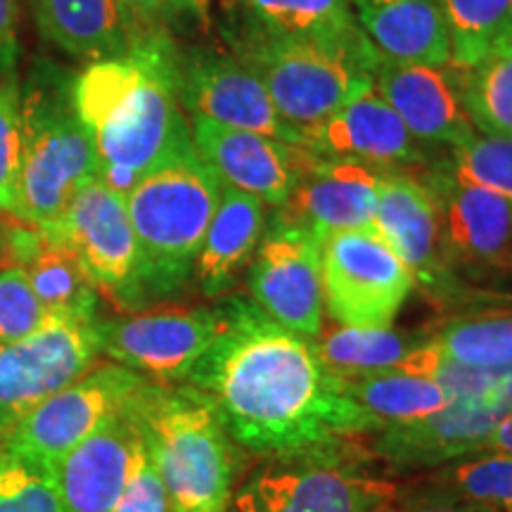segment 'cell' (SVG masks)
Returning <instances> with one entry per match:
<instances>
[{
  "mask_svg": "<svg viewBox=\"0 0 512 512\" xmlns=\"http://www.w3.org/2000/svg\"><path fill=\"white\" fill-rule=\"evenodd\" d=\"M183 384L214 403L235 444L268 458L358 451L382 427L342 392L311 339L240 294L230 297L228 328Z\"/></svg>",
  "mask_w": 512,
  "mask_h": 512,
  "instance_id": "cell-1",
  "label": "cell"
},
{
  "mask_svg": "<svg viewBox=\"0 0 512 512\" xmlns=\"http://www.w3.org/2000/svg\"><path fill=\"white\" fill-rule=\"evenodd\" d=\"M174 53L169 36H150L74 79V107L95 145L98 178L121 197L152 171L197 152L176 93Z\"/></svg>",
  "mask_w": 512,
  "mask_h": 512,
  "instance_id": "cell-2",
  "label": "cell"
},
{
  "mask_svg": "<svg viewBox=\"0 0 512 512\" xmlns=\"http://www.w3.org/2000/svg\"><path fill=\"white\" fill-rule=\"evenodd\" d=\"M126 413L157 465L171 512L228 510L238 475V444L200 389L147 380Z\"/></svg>",
  "mask_w": 512,
  "mask_h": 512,
  "instance_id": "cell-3",
  "label": "cell"
},
{
  "mask_svg": "<svg viewBox=\"0 0 512 512\" xmlns=\"http://www.w3.org/2000/svg\"><path fill=\"white\" fill-rule=\"evenodd\" d=\"M74 79L53 62H38L19 93V219L36 228L55 226L76 192L100 174L95 145L74 107Z\"/></svg>",
  "mask_w": 512,
  "mask_h": 512,
  "instance_id": "cell-4",
  "label": "cell"
},
{
  "mask_svg": "<svg viewBox=\"0 0 512 512\" xmlns=\"http://www.w3.org/2000/svg\"><path fill=\"white\" fill-rule=\"evenodd\" d=\"M233 48L302 138L373 88L380 55L363 31L342 38H233Z\"/></svg>",
  "mask_w": 512,
  "mask_h": 512,
  "instance_id": "cell-5",
  "label": "cell"
},
{
  "mask_svg": "<svg viewBox=\"0 0 512 512\" xmlns=\"http://www.w3.org/2000/svg\"><path fill=\"white\" fill-rule=\"evenodd\" d=\"M221 188L195 152L152 171L126 195L128 219L143 256L147 302L176 297L192 280Z\"/></svg>",
  "mask_w": 512,
  "mask_h": 512,
  "instance_id": "cell-6",
  "label": "cell"
},
{
  "mask_svg": "<svg viewBox=\"0 0 512 512\" xmlns=\"http://www.w3.org/2000/svg\"><path fill=\"white\" fill-rule=\"evenodd\" d=\"M98 320V311H48L29 335L0 344V434L95 366Z\"/></svg>",
  "mask_w": 512,
  "mask_h": 512,
  "instance_id": "cell-7",
  "label": "cell"
},
{
  "mask_svg": "<svg viewBox=\"0 0 512 512\" xmlns=\"http://www.w3.org/2000/svg\"><path fill=\"white\" fill-rule=\"evenodd\" d=\"M147 377L119 363L93 366L0 434V456L53 470L83 439L126 411Z\"/></svg>",
  "mask_w": 512,
  "mask_h": 512,
  "instance_id": "cell-8",
  "label": "cell"
},
{
  "mask_svg": "<svg viewBox=\"0 0 512 512\" xmlns=\"http://www.w3.org/2000/svg\"><path fill=\"white\" fill-rule=\"evenodd\" d=\"M273 458L242 484L235 512H389L401 484L351 470L339 456Z\"/></svg>",
  "mask_w": 512,
  "mask_h": 512,
  "instance_id": "cell-9",
  "label": "cell"
},
{
  "mask_svg": "<svg viewBox=\"0 0 512 512\" xmlns=\"http://www.w3.org/2000/svg\"><path fill=\"white\" fill-rule=\"evenodd\" d=\"M50 238L72 249L93 290L121 311L147 304L143 256L126 211V197L93 178L55 226L41 228Z\"/></svg>",
  "mask_w": 512,
  "mask_h": 512,
  "instance_id": "cell-10",
  "label": "cell"
},
{
  "mask_svg": "<svg viewBox=\"0 0 512 512\" xmlns=\"http://www.w3.org/2000/svg\"><path fill=\"white\" fill-rule=\"evenodd\" d=\"M323 302L344 328H392L413 292V275L373 226L320 242Z\"/></svg>",
  "mask_w": 512,
  "mask_h": 512,
  "instance_id": "cell-11",
  "label": "cell"
},
{
  "mask_svg": "<svg viewBox=\"0 0 512 512\" xmlns=\"http://www.w3.org/2000/svg\"><path fill=\"white\" fill-rule=\"evenodd\" d=\"M230 297L200 309H164L98 320L100 354L147 380L185 382L228 328Z\"/></svg>",
  "mask_w": 512,
  "mask_h": 512,
  "instance_id": "cell-12",
  "label": "cell"
},
{
  "mask_svg": "<svg viewBox=\"0 0 512 512\" xmlns=\"http://www.w3.org/2000/svg\"><path fill=\"white\" fill-rule=\"evenodd\" d=\"M252 302L283 328L316 339L325 328L320 240L309 230L271 221L247 271Z\"/></svg>",
  "mask_w": 512,
  "mask_h": 512,
  "instance_id": "cell-13",
  "label": "cell"
},
{
  "mask_svg": "<svg viewBox=\"0 0 512 512\" xmlns=\"http://www.w3.org/2000/svg\"><path fill=\"white\" fill-rule=\"evenodd\" d=\"M176 93L190 119L200 117L228 128L264 133V136L302 145L297 128L283 121L264 83L238 57L214 50L174 53Z\"/></svg>",
  "mask_w": 512,
  "mask_h": 512,
  "instance_id": "cell-14",
  "label": "cell"
},
{
  "mask_svg": "<svg viewBox=\"0 0 512 512\" xmlns=\"http://www.w3.org/2000/svg\"><path fill=\"white\" fill-rule=\"evenodd\" d=\"M195 150L221 185L280 207L316 155L304 145L242 131L195 117L190 121Z\"/></svg>",
  "mask_w": 512,
  "mask_h": 512,
  "instance_id": "cell-15",
  "label": "cell"
},
{
  "mask_svg": "<svg viewBox=\"0 0 512 512\" xmlns=\"http://www.w3.org/2000/svg\"><path fill=\"white\" fill-rule=\"evenodd\" d=\"M370 226L406 264L415 285L439 299L458 290L444 256L437 202L422 178L408 171H387Z\"/></svg>",
  "mask_w": 512,
  "mask_h": 512,
  "instance_id": "cell-16",
  "label": "cell"
},
{
  "mask_svg": "<svg viewBox=\"0 0 512 512\" xmlns=\"http://www.w3.org/2000/svg\"><path fill=\"white\" fill-rule=\"evenodd\" d=\"M439 209L441 242L451 273L508 271L512 268V197L460 185L437 169L427 171Z\"/></svg>",
  "mask_w": 512,
  "mask_h": 512,
  "instance_id": "cell-17",
  "label": "cell"
},
{
  "mask_svg": "<svg viewBox=\"0 0 512 512\" xmlns=\"http://www.w3.org/2000/svg\"><path fill=\"white\" fill-rule=\"evenodd\" d=\"M373 88L418 143L453 147L475 133L460 93V69L453 64L432 67L377 55Z\"/></svg>",
  "mask_w": 512,
  "mask_h": 512,
  "instance_id": "cell-18",
  "label": "cell"
},
{
  "mask_svg": "<svg viewBox=\"0 0 512 512\" xmlns=\"http://www.w3.org/2000/svg\"><path fill=\"white\" fill-rule=\"evenodd\" d=\"M387 171L351 159H313L290 197L275 207L273 221L299 226L323 242L339 230L373 223L380 181Z\"/></svg>",
  "mask_w": 512,
  "mask_h": 512,
  "instance_id": "cell-19",
  "label": "cell"
},
{
  "mask_svg": "<svg viewBox=\"0 0 512 512\" xmlns=\"http://www.w3.org/2000/svg\"><path fill=\"white\" fill-rule=\"evenodd\" d=\"M510 415L494 403L453 401L422 420L384 425L368 434L370 456L396 470H432L482 451L486 437Z\"/></svg>",
  "mask_w": 512,
  "mask_h": 512,
  "instance_id": "cell-20",
  "label": "cell"
},
{
  "mask_svg": "<svg viewBox=\"0 0 512 512\" xmlns=\"http://www.w3.org/2000/svg\"><path fill=\"white\" fill-rule=\"evenodd\" d=\"M304 147L325 159H351L380 171L425 164V152L389 102L370 88L304 133Z\"/></svg>",
  "mask_w": 512,
  "mask_h": 512,
  "instance_id": "cell-21",
  "label": "cell"
},
{
  "mask_svg": "<svg viewBox=\"0 0 512 512\" xmlns=\"http://www.w3.org/2000/svg\"><path fill=\"white\" fill-rule=\"evenodd\" d=\"M138 446L140 432L126 411L74 446L50 470L69 510H110L128 482Z\"/></svg>",
  "mask_w": 512,
  "mask_h": 512,
  "instance_id": "cell-22",
  "label": "cell"
},
{
  "mask_svg": "<svg viewBox=\"0 0 512 512\" xmlns=\"http://www.w3.org/2000/svg\"><path fill=\"white\" fill-rule=\"evenodd\" d=\"M356 24L377 53L396 62L451 64V34L441 0H349Z\"/></svg>",
  "mask_w": 512,
  "mask_h": 512,
  "instance_id": "cell-23",
  "label": "cell"
},
{
  "mask_svg": "<svg viewBox=\"0 0 512 512\" xmlns=\"http://www.w3.org/2000/svg\"><path fill=\"white\" fill-rule=\"evenodd\" d=\"M266 233V204L235 188H221V200L211 216L197 252L192 283L204 297H223L238 283L240 273L254 259Z\"/></svg>",
  "mask_w": 512,
  "mask_h": 512,
  "instance_id": "cell-24",
  "label": "cell"
},
{
  "mask_svg": "<svg viewBox=\"0 0 512 512\" xmlns=\"http://www.w3.org/2000/svg\"><path fill=\"white\" fill-rule=\"evenodd\" d=\"M31 8L43 38L76 60H114L133 48L121 0H31Z\"/></svg>",
  "mask_w": 512,
  "mask_h": 512,
  "instance_id": "cell-25",
  "label": "cell"
},
{
  "mask_svg": "<svg viewBox=\"0 0 512 512\" xmlns=\"http://www.w3.org/2000/svg\"><path fill=\"white\" fill-rule=\"evenodd\" d=\"M337 380L342 384V392L373 415L382 427L422 420L453 403L441 384L399 368L337 375Z\"/></svg>",
  "mask_w": 512,
  "mask_h": 512,
  "instance_id": "cell-26",
  "label": "cell"
},
{
  "mask_svg": "<svg viewBox=\"0 0 512 512\" xmlns=\"http://www.w3.org/2000/svg\"><path fill=\"white\" fill-rule=\"evenodd\" d=\"M242 27L233 38H342L361 27L349 0H238Z\"/></svg>",
  "mask_w": 512,
  "mask_h": 512,
  "instance_id": "cell-27",
  "label": "cell"
},
{
  "mask_svg": "<svg viewBox=\"0 0 512 512\" xmlns=\"http://www.w3.org/2000/svg\"><path fill=\"white\" fill-rule=\"evenodd\" d=\"M323 366L335 375L392 370L425 342V335L399 332L394 328H337L311 339Z\"/></svg>",
  "mask_w": 512,
  "mask_h": 512,
  "instance_id": "cell-28",
  "label": "cell"
},
{
  "mask_svg": "<svg viewBox=\"0 0 512 512\" xmlns=\"http://www.w3.org/2000/svg\"><path fill=\"white\" fill-rule=\"evenodd\" d=\"M425 344L446 361L467 368H501L512 363V313L491 311L446 320L425 335Z\"/></svg>",
  "mask_w": 512,
  "mask_h": 512,
  "instance_id": "cell-29",
  "label": "cell"
},
{
  "mask_svg": "<svg viewBox=\"0 0 512 512\" xmlns=\"http://www.w3.org/2000/svg\"><path fill=\"white\" fill-rule=\"evenodd\" d=\"M411 484L498 512H512V456L505 453H472L434 467L430 477H420Z\"/></svg>",
  "mask_w": 512,
  "mask_h": 512,
  "instance_id": "cell-30",
  "label": "cell"
},
{
  "mask_svg": "<svg viewBox=\"0 0 512 512\" xmlns=\"http://www.w3.org/2000/svg\"><path fill=\"white\" fill-rule=\"evenodd\" d=\"M22 271L29 275L31 287L48 311H98V292L83 275L72 249L43 230Z\"/></svg>",
  "mask_w": 512,
  "mask_h": 512,
  "instance_id": "cell-31",
  "label": "cell"
},
{
  "mask_svg": "<svg viewBox=\"0 0 512 512\" xmlns=\"http://www.w3.org/2000/svg\"><path fill=\"white\" fill-rule=\"evenodd\" d=\"M460 93L475 131L512 138V53L494 50L460 69Z\"/></svg>",
  "mask_w": 512,
  "mask_h": 512,
  "instance_id": "cell-32",
  "label": "cell"
},
{
  "mask_svg": "<svg viewBox=\"0 0 512 512\" xmlns=\"http://www.w3.org/2000/svg\"><path fill=\"white\" fill-rule=\"evenodd\" d=\"M451 34V64L470 69L501 46L512 0H441Z\"/></svg>",
  "mask_w": 512,
  "mask_h": 512,
  "instance_id": "cell-33",
  "label": "cell"
},
{
  "mask_svg": "<svg viewBox=\"0 0 512 512\" xmlns=\"http://www.w3.org/2000/svg\"><path fill=\"white\" fill-rule=\"evenodd\" d=\"M437 171L460 185L512 197V138L475 131L451 147Z\"/></svg>",
  "mask_w": 512,
  "mask_h": 512,
  "instance_id": "cell-34",
  "label": "cell"
},
{
  "mask_svg": "<svg viewBox=\"0 0 512 512\" xmlns=\"http://www.w3.org/2000/svg\"><path fill=\"white\" fill-rule=\"evenodd\" d=\"M0 512H72L53 475L24 460L0 456Z\"/></svg>",
  "mask_w": 512,
  "mask_h": 512,
  "instance_id": "cell-35",
  "label": "cell"
},
{
  "mask_svg": "<svg viewBox=\"0 0 512 512\" xmlns=\"http://www.w3.org/2000/svg\"><path fill=\"white\" fill-rule=\"evenodd\" d=\"M0 211L22 214V131L15 79L0 83Z\"/></svg>",
  "mask_w": 512,
  "mask_h": 512,
  "instance_id": "cell-36",
  "label": "cell"
},
{
  "mask_svg": "<svg viewBox=\"0 0 512 512\" xmlns=\"http://www.w3.org/2000/svg\"><path fill=\"white\" fill-rule=\"evenodd\" d=\"M43 306L22 268H0V344L15 342L43 323Z\"/></svg>",
  "mask_w": 512,
  "mask_h": 512,
  "instance_id": "cell-37",
  "label": "cell"
},
{
  "mask_svg": "<svg viewBox=\"0 0 512 512\" xmlns=\"http://www.w3.org/2000/svg\"><path fill=\"white\" fill-rule=\"evenodd\" d=\"M107 512H171L164 482L159 477L157 465L152 463L150 453H147L143 439H140L124 491H121L119 501Z\"/></svg>",
  "mask_w": 512,
  "mask_h": 512,
  "instance_id": "cell-38",
  "label": "cell"
},
{
  "mask_svg": "<svg viewBox=\"0 0 512 512\" xmlns=\"http://www.w3.org/2000/svg\"><path fill=\"white\" fill-rule=\"evenodd\" d=\"M133 43L150 36H166V24L174 22L183 12H197L202 0H121Z\"/></svg>",
  "mask_w": 512,
  "mask_h": 512,
  "instance_id": "cell-39",
  "label": "cell"
},
{
  "mask_svg": "<svg viewBox=\"0 0 512 512\" xmlns=\"http://www.w3.org/2000/svg\"><path fill=\"white\" fill-rule=\"evenodd\" d=\"M389 512H498L486 505L460 501V498H451L444 494H434V491H425L415 484H401L399 498H396L394 508Z\"/></svg>",
  "mask_w": 512,
  "mask_h": 512,
  "instance_id": "cell-40",
  "label": "cell"
},
{
  "mask_svg": "<svg viewBox=\"0 0 512 512\" xmlns=\"http://www.w3.org/2000/svg\"><path fill=\"white\" fill-rule=\"evenodd\" d=\"M19 60V38H17V3L15 0H0V76L12 79Z\"/></svg>",
  "mask_w": 512,
  "mask_h": 512,
  "instance_id": "cell-41",
  "label": "cell"
},
{
  "mask_svg": "<svg viewBox=\"0 0 512 512\" xmlns=\"http://www.w3.org/2000/svg\"><path fill=\"white\" fill-rule=\"evenodd\" d=\"M479 453H505V456H512V413L505 415L491 430Z\"/></svg>",
  "mask_w": 512,
  "mask_h": 512,
  "instance_id": "cell-42",
  "label": "cell"
},
{
  "mask_svg": "<svg viewBox=\"0 0 512 512\" xmlns=\"http://www.w3.org/2000/svg\"><path fill=\"white\" fill-rule=\"evenodd\" d=\"M510 43H512V12H510V22H508V29H505V36H503L501 46H498L496 50H501V48H508Z\"/></svg>",
  "mask_w": 512,
  "mask_h": 512,
  "instance_id": "cell-43",
  "label": "cell"
},
{
  "mask_svg": "<svg viewBox=\"0 0 512 512\" xmlns=\"http://www.w3.org/2000/svg\"><path fill=\"white\" fill-rule=\"evenodd\" d=\"M0 264H3V242H0Z\"/></svg>",
  "mask_w": 512,
  "mask_h": 512,
  "instance_id": "cell-44",
  "label": "cell"
},
{
  "mask_svg": "<svg viewBox=\"0 0 512 512\" xmlns=\"http://www.w3.org/2000/svg\"><path fill=\"white\" fill-rule=\"evenodd\" d=\"M501 50H505V53H512V43H510V46H508V48H501Z\"/></svg>",
  "mask_w": 512,
  "mask_h": 512,
  "instance_id": "cell-45",
  "label": "cell"
}]
</instances>
